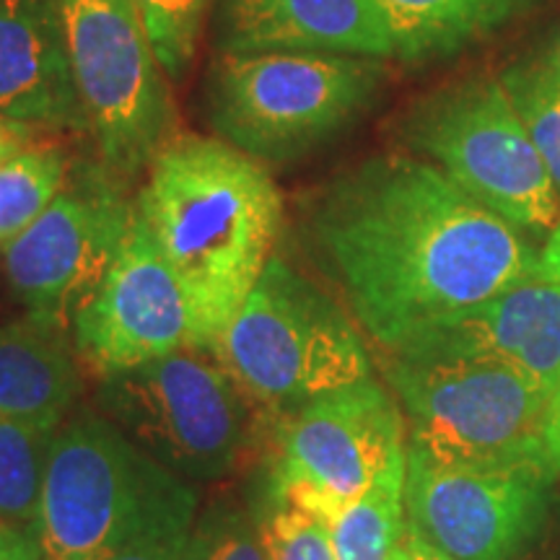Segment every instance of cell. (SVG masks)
<instances>
[{"label": "cell", "instance_id": "6da1fadb", "mask_svg": "<svg viewBox=\"0 0 560 560\" xmlns=\"http://www.w3.org/2000/svg\"><path fill=\"white\" fill-rule=\"evenodd\" d=\"M310 226L353 317L387 353L537 278L516 226L436 164L405 153L366 159L332 179Z\"/></svg>", "mask_w": 560, "mask_h": 560}, {"label": "cell", "instance_id": "7a4b0ae2", "mask_svg": "<svg viewBox=\"0 0 560 560\" xmlns=\"http://www.w3.org/2000/svg\"><path fill=\"white\" fill-rule=\"evenodd\" d=\"M136 208L185 296L190 346L215 350L272 257L283 215L276 179L226 140L174 132Z\"/></svg>", "mask_w": 560, "mask_h": 560}, {"label": "cell", "instance_id": "3957f363", "mask_svg": "<svg viewBox=\"0 0 560 560\" xmlns=\"http://www.w3.org/2000/svg\"><path fill=\"white\" fill-rule=\"evenodd\" d=\"M198 495L104 416L55 433L39 506L42 560H112L153 532L192 524Z\"/></svg>", "mask_w": 560, "mask_h": 560}, {"label": "cell", "instance_id": "277c9868", "mask_svg": "<svg viewBox=\"0 0 560 560\" xmlns=\"http://www.w3.org/2000/svg\"><path fill=\"white\" fill-rule=\"evenodd\" d=\"M213 353L257 412L276 418L371 376L366 346L348 314L278 255Z\"/></svg>", "mask_w": 560, "mask_h": 560}, {"label": "cell", "instance_id": "5b68a950", "mask_svg": "<svg viewBox=\"0 0 560 560\" xmlns=\"http://www.w3.org/2000/svg\"><path fill=\"white\" fill-rule=\"evenodd\" d=\"M382 81V60L359 55H221L208 81L210 125L236 151L289 164L359 120Z\"/></svg>", "mask_w": 560, "mask_h": 560}, {"label": "cell", "instance_id": "8992f818", "mask_svg": "<svg viewBox=\"0 0 560 560\" xmlns=\"http://www.w3.org/2000/svg\"><path fill=\"white\" fill-rule=\"evenodd\" d=\"M100 408L182 480H219L236 470L260 418L219 355L192 346L104 376Z\"/></svg>", "mask_w": 560, "mask_h": 560}, {"label": "cell", "instance_id": "52a82bcc", "mask_svg": "<svg viewBox=\"0 0 560 560\" xmlns=\"http://www.w3.org/2000/svg\"><path fill=\"white\" fill-rule=\"evenodd\" d=\"M387 380L410 423V446L462 467H514L545 459L550 397L490 359L389 355Z\"/></svg>", "mask_w": 560, "mask_h": 560}, {"label": "cell", "instance_id": "ba28073f", "mask_svg": "<svg viewBox=\"0 0 560 560\" xmlns=\"http://www.w3.org/2000/svg\"><path fill=\"white\" fill-rule=\"evenodd\" d=\"M70 73L102 164L117 179L149 172L177 132L166 73L132 0H55Z\"/></svg>", "mask_w": 560, "mask_h": 560}, {"label": "cell", "instance_id": "9c48e42d", "mask_svg": "<svg viewBox=\"0 0 560 560\" xmlns=\"http://www.w3.org/2000/svg\"><path fill=\"white\" fill-rule=\"evenodd\" d=\"M410 145L511 226L552 231L560 192L501 79H467L425 96L405 122Z\"/></svg>", "mask_w": 560, "mask_h": 560}, {"label": "cell", "instance_id": "30bf717a", "mask_svg": "<svg viewBox=\"0 0 560 560\" xmlns=\"http://www.w3.org/2000/svg\"><path fill=\"white\" fill-rule=\"evenodd\" d=\"M405 418L380 382L325 392L278 418L270 503H291L330 524L405 452Z\"/></svg>", "mask_w": 560, "mask_h": 560}, {"label": "cell", "instance_id": "8fae6325", "mask_svg": "<svg viewBox=\"0 0 560 560\" xmlns=\"http://www.w3.org/2000/svg\"><path fill=\"white\" fill-rule=\"evenodd\" d=\"M120 182L104 164L81 166L45 213L5 244V278L26 312L70 327L100 289L138 213Z\"/></svg>", "mask_w": 560, "mask_h": 560}, {"label": "cell", "instance_id": "7c38bea8", "mask_svg": "<svg viewBox=\"0 0 560 560\" xmlns=\"http://www.w3.org/2000/svg\"><path fill=\"white\" fill-rule=\"evenodd\" d=\"M548 462L462 467L408 444V527L454 560H514L548 514Z\"/></svg>", "mask_w": 560, "mask_h": 560}, {"label": "cell", "instance_id": "4fadbf2b", "mask_svg": "<svg viewBox=\"0 0 560 560\" xmlns=\"http://www.w3.org/2000/svg\"><path fill=\"white\" fill-rule=\"evenodd\" d=\"M70 335L83 366L102 380L190 346L185 296L138 213Z\"/></svg>", "mask_w": 560, "mask_h": 560}, {"label": "cell", "instance_id": "5bb4252c", "mask_svg": "<svg viewBox=\"0 0 560 560\" xmlns=\"http://www.w3.org/2000/svg\"><path fill=\"white\" fill-rule=\"evenodd\" d=\"M389 355L490 359L556 395L560 387V283L529 278L457 317L420 332Z\"/></svg>", "mask_w": 560, "mask_h": 560}, {"label": "cell", "instance_id": "9a60e30c", "mask_svg": "<svg viewBox=\"0 0 560 560\" xmlns=\"http://www.w3.org/2000/svg\"><path fill=\"white\" fill-rule=\"evenodd\" d=\"M221 55L335 52L395 58L376 0H221Z\"/></svg>", "mask_w": 560, "mask_h": 560}, {"label": "cell", "instance_id": "2e32d148", "mask_svg": "<svg viewBox=\"0 0 560 560\" xmlns=\"http://www.w3.org/2000/svg\"><path fill=\"white\" fill-rule=\"evenodd\" d=\"M0 115L32 128L89 130L55 0H0Z\"/></svg>", "mask_w": 560, "mask_h": 560}, {"label": "cell", "instance_id": "e0dca14e", "mask_svg": "<svg viewBox=\"0 0 560 560\" xmlns=\"http://www.w3.org/2000/svg\"><path fill=\"white\" fill-rule=\"evenodd\" d=\"M70 327L26 312L0 325V420L58 431L81 392Z\"/></svg>", "mask_w": 560, "mask_h": 560}, {"label": "cell", "instance_id": "ac0fdd59", "mask_svg": "<svg viewBox=\"0 0 560 560\" xmlns=\"http://www.w3.org/2000/svg\"><path fill=\"white\" fill-rule=\"evenodd\" d=\"M532 0H376L395 45V58L420 66L450 58L506 21Z\"/></svg>", "mask_w": 560, "mask_h": 560}, {"label": "cell", "instance_id": "d6986e66", "mask_svg": "<svg viewBox=\"0 0 560 560\" xmlns=\"http://www.w3.org/2000/svg\"><path fill=\"white\" fill-rule=\"evenodd\" d=\"M405 472H408V446L359 499L348 503L330 522L338 560H395L408 532Z\"/></svg>", "mask_w": 560, "mask_h": 560}, {"label": "cell", "instance_id": "ffe728a7", "mask_svg": "<svg viewBox=\"0 0 560 560\" xmlns=\"http://www.w3.org/2000/svg\"><path fill=\"white\" fill-rule=\"evenodd\" d=\"M70 177L58 145H30L0 164V244H9L45 213Z\"/></svg>", "mask_w": 560, "mask_h": 560}, {"label": "cell", "instance_id": "44dd1931", "mask_svg": "<svg viewBox=\"0 0 560 560\" xmlns=\"http://www.w3.org/2000/svg\"><path fill=\"white\" fill-rule=\"evenodd\" d=\"M55 433L0 420V524H39Z\"/></svg>", "mask_w": 560, "mask_h": 560}, {"label": "cell", "instance_id": "7402d4cb", "mask_svg": "<svg viewBox=\"0 0 560 560\" xmlns=\"http://www.w3.org/2000/svg\"><path fill=\"white\" fill-rule=\"evenodd\" d=\"M532 143L560 192V79L548 60L511 66L499 75Z\"/></svg>", "mask_w": 560, "mask_h": 560}, {"label": "cell", "instance_id": "603a6c76", "mask_svg": "<svg viewBox=\"0 0 560 560\" xmlns=\"http://www.w3.org/2000/svg\"><path fill=\"white\" fill-rule=\"evenodd\" d=\"M166 79H179L192 62L206 3L200 0H132Z\"/></svg>", "mask_w": 560, "mask_h": 560}, {"label": "cell", "instance_id": "cb8c5ba5", "mask_svg": "<svg viewBox=\"0 0 560 560\" xmlns=\"http://www.w3.org/2000/svg\"><path fill=\"white\" fill-rule=\"evenodd\" d=\"M260 537L268 560H338L330 524L291 503H272Z\"/></svg>", "mask_w": 560, "mask_h": 560}, {"label": "cell", "instance_id": "d4e9b609", "mask_svg": "<svg viewBox=\"0 0 560 560\" xmlns=\"http://www.w3.org/2000/svg\"><path fill=\"white\" fill-rule=\"evenodd\" d=\"M206 535L208 560H268L260 527H252L247 516H226L200 527Z\"/></svg>", "mask_w": 560, "mask_h": 560}, {"label": "cell", "instance_id": "484cf974", "mask_svg": "<svg viewBox=\"0 0 560 560\" xmlns=\"http://www.w3.org/2000/svg\"><path fill=\"white\" fill-rule=\"evenodd\" d=\"M192 537V524H174V527L159 529L143 540L130 545L120 556L112 560H185L187 545Z\"/></svg>", "mask_w": 560, "mask_h": 560}, {"label": "cell", "instance_id": "4316f807", "mask_svg": "<svg viewBox=\"0 0 560 560\" xmlns=\"http://www.w3.org/2000/svg\"><path fill=\"white\" fill-rule=\"evenodd\" d=\"M0 560H42L39 524H0Z\"/></svg>", "mask_w": 560, "mask_h": 560}, {"label": "cell", "instance_id": "83f0119b", "mask_svg": "<svg viewBox=\"0 0 560 560\" xmlns=\"http://www.w3.org/2000/svg\"><path fill=\"white\" fill-rule=\"evenodd\" d=\"M32 125L0 115V164L32 145Z\"/></svg>", "mask_w": 560, "mask_h": 560}, {"label": "cell", "instance_id": "f1b7e54d", "mask_svg": "<svg viewBox=\"0 0 560 560\" xmlns=\"http://www.w3.org/2000/svg\"><path fill=\"white\" fill-rule=\"evenodd\" d=\"M545 459L552 475H560V387L552 395L548 420H545Z\"/></svg>", "mask_w": 560, "mask_h": 560}, {"label": "cell", "instance_id": "f546056e", "mask_svg": "<svg viewBox=\"0 0 560 560\" xmlns=\"http://www.w3.org/2000/svg\"><path fill=\"white\" fill-rule=\"evenodd\" d=\"M537 278L560 283V221L550 231V240L540 252V257H537Z\"/></svg>", "mask_w": 560, "mask_h": 560}, {"label": "cell", "instance_id": "4dcf8cb0", "mask_svg": "<svg viewBox=\"0 0 560 560\" xmlns=\"http://www.w3.org/2000/svg\"><path fill=\"white\" fill-rule=\"evenodd\" d=\"M400 560H454V558L444 556V552L433 548V545L425 542L423 537H418L416 532L408 527L400 545Z\"/></svg>", "mask_w": 560, "mask_h": 560}, {"label": "cell", "instance_id": "1f68e13d", "mask_svg": "<svg viewBox=\"0 0 560 560\" xmlns=\"http://www.w3.org/2000/svg\"><path fill=\"white\" fill-rule=\"evenodd\" d=\"M185 560H208L206 535H202V529L192 532L190 545H187V552H185Z\"/></svg>", "mask_w": 560, "mask_h": 560}, {"label": "cell", "instance_id": "d6a6232c", "mask_svg": "<svg viewBox=\"0 0 560 560\" xmlns=\"http://www.w3.org/2000/svg\"><path fill=\"white\" fill-rule=\"evenodd\" d=\"M548 62H550V68L556 70V75L560 79V45L556 47V50H552V55L548 58Z\"/></svg>", "mask_w": 560, "mask_h": 560}, {"label": "cell", "instance_id": "836d02e7", "mask_svg": "<svg viewBox=\"0 0 560 560\" xmlns=\"http://www.w3.org/2000/svg\"><path fill=\"white\" fill-rule=\"evenodd\" d=\"M395 560H400V550H397V556H395Z\"/></svg>", "mask_w": 560, "mask_h": 560}, {"label": "cell", "instance_id": "e575fe53", "mask_svg": "<svg viewBox=\"0 0 560 560\" xmlns=\"http://www.w3.org/2000/svg\"><path fill=\"white\" fill-rule=\"evenodd\" d=\"M200 3H206V5H208V0H200Z\"/></svg>", "mask_w": 560, "mask_h": 560}]
</instances>
